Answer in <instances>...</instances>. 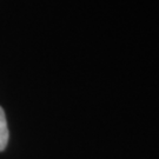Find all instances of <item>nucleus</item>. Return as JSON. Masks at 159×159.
Returning <instances> with one entry per match:
<instances>
[{"mask_svg": "<svg viewBox=\"0 0 159 159\" xmlns=\"http://www.w3.org/2000/svg\"><path fill=\"white\" fill-rule=\"evenodd\" d=\"M7 143H8V127H7L5 112L0 106V152L6 148Z\"/></svg>", "mask_w": 159, "mask_h": 159, "instance_id": "1", "label": "nucleus"}]
</instances>
